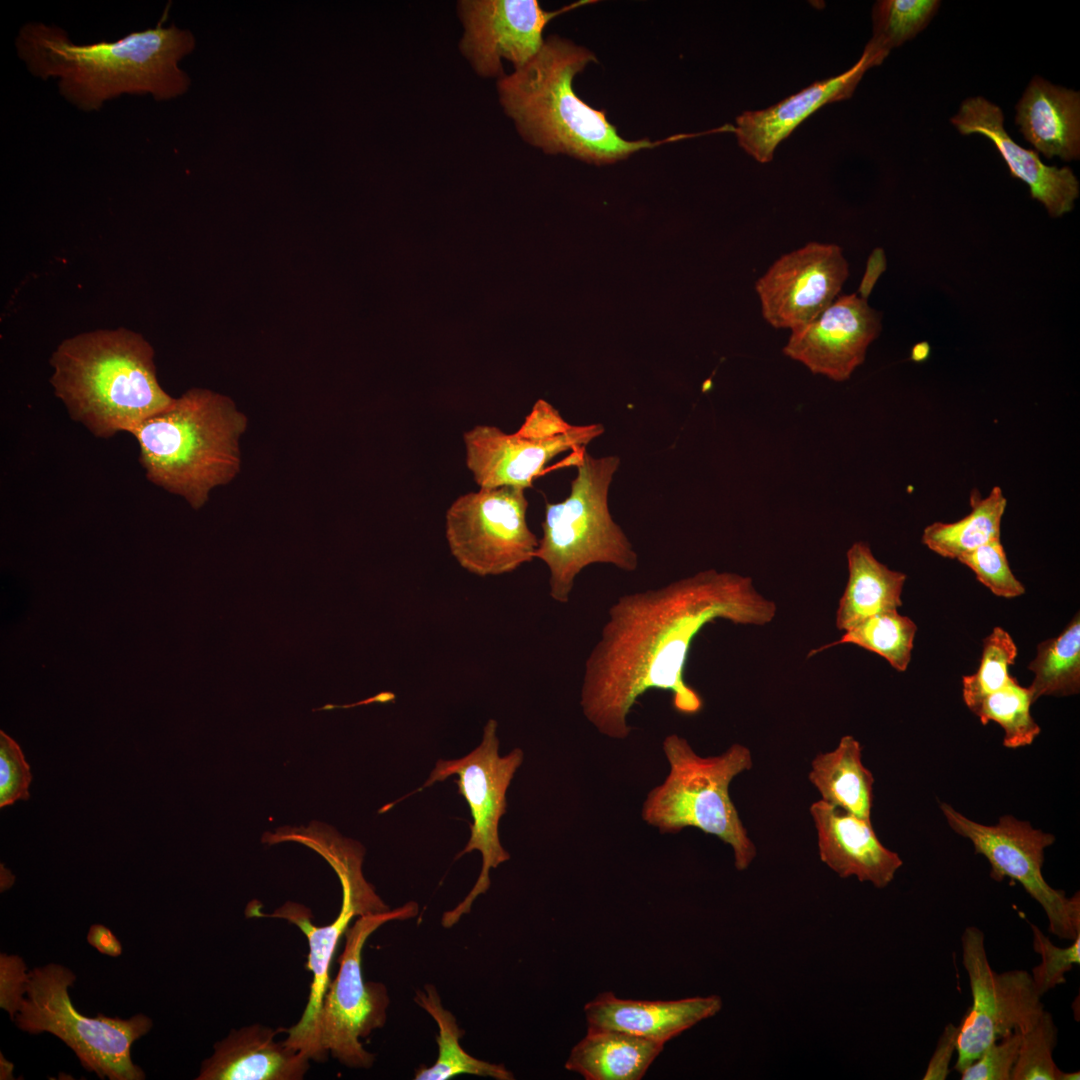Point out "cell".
Segmentation results:
<instances>
[{
	"instance_id": "6da1fadb",
	"label": "cell",
	"mask_w": 1080,
	"mask_h": 1080,
	"mask_svg": "<svg viewBox=\"0 0 1080 1080\" xmlns=\"http://www.w3.org/2000/svg\"><path fill=\"white\" fill-rule=\"evenodd\" d=\"M776 612L751 577L714 568L619 597L584 663L583 715L601 734L625 739L632 707L653 689L670 692L677 712L698 713L702 698L684 678L694 638L717 619L764 626Z\"/></svg>"
},
{
	"instance_id": "7a4b0ae2",
	"label": "cell",
	"mask_w": 1080,
	"mask_h": 1080,
	"mask_svg": "<svg viewBox=\"0 0 1080 1080\" xmlns=\"http://www.w3.org/2000/svg\"><path fill=\"white\" fill-rule=\"evenodd\" d=\"M168 8L155 27L112 42L75 44L59 27L29 22L17 52L33 75L59 78L60 93L84 111L125 93L168 100L187 91L190 79L178 63L195 47L190 31L163 25Z\"/></svg>"
},
{
	"instance_id": "3957f363",
	"label": "cell",
	"mask_w": 1080,
	"mask_h": 1080,
	"mask_svg": "<svg viewBox=\"0 0 1080 1080\" xmlns=\"http://www.w3.org/2000/svg\"><path fill=\"white\" fill-rule=\"evenodd\" d=\"M594 54L558 36L548 37L524 66L498 81L500 102L522 137L546 153L610 164L652 144L623 139L605 112L574 92V77Z\"/></svg>"
},
{
	"instance_id": "277c9868",
	"label": "cell",
	"mask_w": 1080,
	"mask_h": 1080,
	"mask_svg": "<svg viewBox=\"0 0 1080 1080\" xmlns=\"http://www.w3.org/2000/svg\"><path fill=\"white\" fill-rule=\"evenodd\" d=\"M50 363L55 395L70 417L96 437L130 433L175 399L159 384L150 343L124 328L68 338Z\"/></svg>"
},
{
	"instance_id": "5b68a950",
	"label": "cell",
	"mask_w": 1080,
	"mask_h": 1080,
	"mask_svg": "<svg viewBox=\"0 0 1080 1080\" xmlns=\"http://www.w3.org/2000/svg\"><path fill=\"white\" fill-rule=\"evenodd\" d=\"M246 427V416L229 397L194 388L130 434L138 442L147 480L199 509L212 489L238 474L239 440Z\"/></svg>"
},
{
	"instance_id": "8992f818",
	"label": "cell",
	"mask_w": 1080,
	"mask_h": 1080,
	"mask_svg": "<svg viewBox=\"0 0 1080 1080\" xmlns=\"http://www.w3.org/2000/svg\"><path fill=\"white\" fill-rule=\"evenodd\" d=\"M572 463L577 474L570 493L561 502L546 504L535 552L548 567L549 594L559 603L570 600L576 578L591 564H610L626 572L638 567V555L608 506L619 457L594 458L584 448L576 451Z\"/></svg>"
},
{
	"instance_id": "52a82bcc",
	"label": "cell",
	"mask_w": 1080,
	"mask_h": 1080,
	"mask_svg": "<svg viewBox=\"0 0 1080 1080\" xmlns=\"http://www.w3.org/2000/svg\"><path fill=\"white\" fill-rule=\"evenodd\" d=\"M670 769L664 782L653 788L642 807V818L662 834L693 827L731 846L734 865L746 870L757 855L738 811L730 798L732 780L753 766L748 747L733 744L716 756L702 757L677 734L663 741Z\"/></svg>"
},
{
	"instance_id": "ba28073f",
	"label": "cell",
	"mask_w": 1080,
	"mask_h": 1080,
	"mask_svg": "<svg viewBox=\"0 0 1080 1080\" xmlns=\"http://www.w3.org/2000/svg\"><path fill=\"white\" fill-rule=\"evenodd\" d=\"M76 975L67 967L49 963L29 971L26 996L15 1016L17 1027L32 1035L50 1033L62 1040L82 1067L99 1078L143 1080L145 1073L131 1057L133 1043L152 1028L141 1013L129 1019L77 1011L68 989Z\"/></svg>"
},
{
	"instance_id": "9c48e42d",
	"label": "cell",
	"mask_w": 1080,
	"mask_h": 1080,
	"mask_svg": "<svg viewBox=\"0 0 1080 1080\" xmlns=\"http://www.w3.org/2000/svg\"><path fill=\"white\" fill-rule=\"evenodd\" d=\"M417 914V903L408 902L387 912L361 916L348 927L338 973L317 1017L314 1061L326 1060L331 1054L349 1068L372 1067L375 1055L363 1048L360 1038L385 1025L390 999L383 983L363 979L362 950L368 937L385 923Z\"/></svg>"
},
{
	"instance_id": "30bf717a",
	"label": "cell",
	"mask_w": 1080,
	"mask_h": 1080,
	"mask_svg": "<svg viewBox=\"0 0 1080 1080\" xmlns=\"http://www.w3.org/2000/svg\"><path fill=\"white\" fill-rule=\"evenodd\" d=\"M603 432L599 423L570 424L552 405L538 400L515 433L491 425L464 432L466 465L480 488L526 489L554 457L584 449Z\"/></svg>"
},
{
	"instance_id": "8fae6325",
	"label": "cell",
	"mask_w": 1080,
	"mask_h": 1080,
	"mask_svg": "<svg viewBox=\"0 0 1080 1080\" xmlns=\"http://www.w3.org/2000/svg\"><path fill=\"white\" fill-rule=\"evenodd\" d=\"M525 489L480 488L447 509L445 536L452 556L480 576L510 573L535 558L539 539L530 530Z\"/></svg>"
},
{
	"instance_id": "7c38bea8",
	"label": "cell",
	"mask_w": 1080,
	"mask_h": 1080,
	"mask_svg": "<svg viewBox=\"0 0 1080 1080\" xmlns=\"http://www.w3.org/2000/svg\"><path fill=\"white\" fill-rule=\"evenodd\" d=\"M496 730L497 722L490 719L480 745L460 759L439 760L421 788L458 775L455 782L470 807L473 822L468 843L456 858L474 850L482 855V869L475 885L464 900L443 914L441 924L445 928L454 926L470 912L475 899L490 887V869L510 858L500 844L498 824L506 812V790L523 761V752L515 748L506 756H499Z\"/></svg>"
},
{
	"instance_id": "4fadbf2b",
	"label": "cell",
	"mask_w": 1080,
	"mask_h": 1080,
	"mask_svg": "<svg viewBox=\"0 0 1080 1080\" xmlns=\"http://www.w3.org/2000/svg\"><path fill=\"white\" fill-rule=\"evenodd\" d=\"M940 809L949 826L969 839L975 853L988 860L992 879L1000 882L1009 877L1019 882L1041 905L1050 933L1071 941L1080 934L1079 892L1067 897L1063 890L1052 888L1042 874L1044 851L1054 843V835L1011 815L1002 816L995 825H984L947 803H941Z\"/></svg>"
},
{
	"instance_id": "5bb4252c",
	"label": "cell",
	"mask_w": 1080,
	"mask_h": 1080,
	"mask_svg": "<svg viewBox=\"0 0 1080 1080\" xmlns=\"http://www.w3.org/2000/svg\"><path fill=\"white\" fill-rule=\"evenodd\" d=\"M972 1004L959 1026L955 1069L963 1071L992 1043L1016 1029L1029 1028L1044 1010L1031 974L995 972L988 961L983 932L967 927L961 938Z\"/></svg>"
},
{
	"instance_id": "9a60e30c",
	"label": "cell",
	"mask_w": 1080,
	"mask_h": 1080,
	"mask_svg": "<svg viewBox=\"0 0 1080 1080\" xmlns=\"http://www.w3.org/2000/svg\"><path fill=\"white\" fill-rule=\"evenodd\" d=\"M362 857L363 852L353 848L327 854V859L336 870L343 888L340 913L329 925H313L310 910L292 902H287L270 915L261 913L254 906L247 909L248 916L285 919L296 925L307 938L309 953L306 967L313 975L309 999L300 1020L285 1030V1041L292 1048L305 1053L310 1060H313L317 1017L331 982L329 968L339 940L355 916L390 910L364 879L361 871Z\"/></svg>"
},
{
	"instance_id": "2e32d148",
	"label": "cell",
	"mask_w": 1080,
	"mask_h": 1080,
	"mask_svg": "<svg viewBox=\"0 0 1080 1080\" xmlns=\"http://www.w3.org/2000/svg\"><path fill=\"white\" fill-rule=\"evenodd\" d=\"M848 275L835 244L811 242L784 254L755 283L762 316L774 328H802L833 303Z\"/></svg>"
},
{
	"instance_id": "e0dca14e",
	"label": "cell",
	"mask_w": 1080,
	"mask_h": 1080,
	"mask_svg": "<svg viewBox=\"0 0 1080 1080\" xmlns=\"http://www.w3.org/2000/svg\"><path fill=\"white\" fill-rule=\"evenodd\" d=\"M458 8L464 25L461 51L483 77L501 78L502 59L515 69L528 63L542 48L544 27L556 15L535 0H465Z\"/></svg>"
},
{
	"instance_id": "ac0fdd59",
	"label": "cell",
	"mask_w": 1080,
	"mask_h": 1080,
	"mask_svg": "<svg viewBox=\"0 0 1080 1080\" xmlns=\"http://www.w3.org/2000/svg\"><path fill=\"white\" fill-rule=\"evenodd\" d=\"M881 331V316L857 294L836 298L813 321L791 331L783 353L813 374L842 382L863 363Z\"/></svg>"
},
{
	"instance_id": "d6986e66",
	"label": "cell",
	"mask_w": 1080,
	"mask_h": 1080,
	"mask_svg": "<svg viewBox=\"0 0 1080 1080\" xmlns=\"http://www.w3.org/2000/svg\"><path fill=\"white\" fill-rule=\"evenodd\" d=\"M887 56L868 42L860 59L844 73L815 82L766 109L745 111L733 128L739 145L758 162L771 161L780 142L805 119L826 104L850 98L865 72Z\"/></svg>"
},
{
	"instance_id": "ffe728a7",
	"label": "cell",
	"mask_w": 1080,
	"mask_h": 1080,
	"mask_svg": "<svg viewBox=\"0 0 1080 1080\" xmlns=\"http://www.w3.org/2000/svg\"><path fill=\"white\" fill-rule=\"evenodd\" d=\"M962 135L987 137L1006 162L1012 177L1026 183L1033 199L1042 203L1051 217L1070 212L1079 196V182L1072 169L1045 165L1038 152L1018 145L1004 127L999 106L977 96L965 99L950 119Z\"/></svg>"
},
{
	"instance_id": "44dd1931",
	"label": "cell",
	"mask_w": 1080,
	"mask_h": 1080,
	"mask_svg": "<svg viewBox=\"0 0 1080 1080\" xmlns=\"http://www.w3.org/2000/svg\"><path fill=\"white\" fill-rule=\"evenodd\" d=\"M817 833L820 860L841 878L856 877L884 888L903 862L878 839L871 820L860 818L821 799L809 809Z\"/></svg>"
},
{
	"instance_id": "7402d4cb",
	"label": "cell",
	"mask_w": 1080,
	"mask_h": 1080,
	"mask_svg": "<svg viewBox=\"0 0 1080 1080\" xmlns=\"http://www.w3.org/2000/svg\"><path fill=\"white\" fill-rule=\"evenodd\" d=\"M285 1031L254 1024L232 1029L202 1062L197 1080H300L310 1058L275 1036Z\"/></svg>"
},
{
	"instance_id": "603a6c76",
	"label": "cell",
	"mask_w": 1080,
	"mask_h": 1080,
	"mask_svg": "<svg viewBox=\"0 0 1080 1080\" xmlns=\"http://www.w3.org/2000/svg\"><path fill=\"white\" fill-rule=\"evenodd\" d=\"M722 1008L717 995L678 1000H635L606 991L584 1006L588 1026L626 1032L666 1044Z\"/></svg>"
},
{
	"instance_id": "cb8c5ba5",
	"label": "cell",
	"mask_w": 1080,
	"mask_h": 1080,
	"mask_svg": "<svg viewBox=\"0 0 1080 1080\" xmlns=\"http://www.w3.org/2000/svg\"><path fill=\"white\" fill-rule=\"evenodd\" d=\"M1024 138L1047 159L1080 156V94L1035 76L1016 106Z\"/></svg>"
},
{
	"instance_id": "d4e9b609",
	"label": "cell",
	"mask_w": 1080,
	"mask_h": 1080,
	"mask_svg": "<svg viewBox=\"0 0 1080 1080\" xmlns=\"http://www.w3.org/2000/svg\"><path fill=\"white\" fill-rule=\"evenodd\" d=\"M665 1044L626 1032L588 1026L565 1062L586 1080H641Z\"/></svg>"
},
{
	"instance_id": "484cf974",
	"label": "cell",
	"mask_w": 1080,
	"mask_h": 1080,
	"mask_svg": "<svg viewBox=\"0 0 1080 1080\" xmlns=\"http://www.w3.org/2000/svg\"><path fill=\"white\" fill-rule=\"evenodd\" d=\"M848 580L836 612V627L847 631L878 613L898 610L906 574L878 561L870 546L855 542L847 551Z\"/></svg>"
},
{
	"instance_id": "4316f807",
	"label": "cell",
	"mask_w": 1080,
	"mask_h": 1080,
	"mask_svg": "<svg viewBox=\"0 0 1080 1080\" xmlns=\"http://www.w3.org/2000/svg\"><path fill=\"white\" fill-rule=\"evenodd\" d=\"M821 800L871 820L874 777L862 763V747L851 735L840 738L837 747L818 753L808 774Z\"/></svg>"
},
{
	"instance_id": "83f0119b",
	"label": "cell",
	"mask_w": 1080,
	"mask_h": 1080,
	"mask_svg": "<svg viewBox=\"0 0 1080 1080\" xmlns=\"http://www.w3.org/2000/svg\"><path fill=\"white\" fill-rule=\"evenodd\" d=\"M414 1001L434 1019L439 1029L436 1037L438 1057L431 1066L417 1068L414 1079L449 1080L463 1074L495 1080L514 1079L504 1065L477 1059L461 1047L459 1040L465 1031L459 1027L455 1016L443 1007L434 985L426 984L423 990H417Z\"/></svg>"
},
{
	"instance_id": "f1b7e54d",
	"label": "cell",
	"mask_w": 1080,
	"mask_h": 1080,
	"mask_svg": "<svg viewBox=\"0 0 1080 1080\" xmlns=\"http://www.w3.org/2000/svg\"><path fill=\"white\" fill-rule=\"evenodd\" d=\"M970 512L950 523L934 522L924 528L922 542L934 553L949 559L1000 538V528L1007 500L1000 487L995 486L982 497L970 496Z\"/></svg>"
},
{
	"instance_id": "f546056e",
	"label": "cell",
	"mask_w": 1080,
	"mask_h": 1080,
	"mask_svg": "<svg viewBox=\"0 0 1080 1080\" xmlns=\"http://www.w3.org/2000/svg\"><path fill=\"white\" fill-rule=\"evenodd\" d=\"M1028 669L1033 702L1042 696H1071L1080 691V617L1077 613L1057 637L1038 644Z\"/></svg>"
},
{
	"instance_id": "4dcf8cb0",
	"label": "cell",
	"mask_w": 1080,
	"mask_h": 1080,
	"mask_svg": "<svg viewBox=\"0 0 1080 1080\" xmlns=\"http://www.w3.org/2000/svg\"><path fill=\"white\" fill-rule=\"evenodd\" d=\"M916 631L917 625L909 617L898 610L885 611L845 631L839 640L812 650L809 656L840 644H854L878 654L895 670L904 672L911 661Z\"/></svg>"
},
{
	"instance_id": "1f68e13d",
	"label": "cell",
	"mask_w": 1080,
	"mask_h": 1080,
	"mask_svg": "<svg viewBox=\"0 0 1080 1080\" xmlns=\"http://www.w3.org/2000/svg\"><path fill=\"white\" fill-rule=\"evenodd\" d=\"M1028 687L1011 677L1005 686L986 696L973 712L982 724L993 721L1004 731L1003 745L1019 748L1033 743L1041 729L1031 715L1033 704Z\"/></svg>"
},
{
	"instance_id": "d6a6232c",
	"label": "cell",
	"mask_w": 1080,
	"mask_h": 1080,
	"mask_svg": "<svg viewBox=\"0 0 1080 1080\" xmlns=\"http://www.w3.org/2000/svg\"><path fill=\"white\" fill-rule=\"evenodd\" d=\"M938 0H882L874 4L870 43L889 54L924 30L940 7Z\"/></svg>"
},
{
	"instance_id": "836d02e7",
	"label": "cell",
	"mask_w": 1080,
	"mask_h": 1080,
	"mask_svg": "<svg viewBox=\"0 0 1080 1080\" xmlns=\"http://www.w3.org/2000/svg\"><path fill=\"white\" fill-rule=\"evenodd\" d=\"M1017 654L1013 638L1001 627H995L983 640L978 669L962 678L963 701L972 712L986 696L1007 684L1012 677L1009 667L1015 663Z\"/></svg>"
},
{
	"instance_id": "e575fe53",
	"label": "cell",
	"mask_w": 1080,
	"mask_h": 1080,
	"mask_svg": "<svg viewBox=\"0 0 1080 1080\" xmlns=\"http://www.w3.org/2000/svg\"><path fill=\"white\" fill-rule=\"evenodd\" d=\"M1018 1057L1011 1080H1056L1059 1068L1053 1060L1057 1028L1052 1015L1043 1010L1036 1021L1021 1032Z\"/></svg>"
},
{
	"instance_id": "d590c367",
	"label": "cell",
	"mask_w": 1080,
	"mask_h": 1080,
	"mask_svg": "<svg viewBox=\"0 0 1080 1080\" xmlns=\"http://www.w3.org/2000/svg\"><path fill=\"white\" fill-rule=\"evenodd\" d=\"M969 567L976 578L994 595L1014 598L1025 593V587L1014 576L999 539L985 543L957 559Z\"/></svg>"
},
{
	"instance_id": "8d00e7d4",
	"label": "cell",
	"mask_w": 1080,
	"mask_h": 1080,
	"mask_svg": "<svg viewBox=\"0 0 1080 1080\" xmlns=\"http://www.w3.org/2000/svg\"><path fill=\"white\" fill-rule=\"evenodd\" d=\"M1034 950L1041 956V963L1032 969V980L1038 994H1043L1065 983V974L1073 965L1080 964V934L1072 943L1061 948L1052 943L1035 924H1030Z\"/></svg>"
},
{
	"instance_id": "74e56055",
	"label": "cell",
	"mask_w": 1080,
	"mask_h": 1080,
	"mask_svg": "<svg viewBox=\"0 0 1080 1080\" xmlns=\"http://www.w3.org/2000/svg\"><path fill=\"white\" fill-rule=\"evenodd\" d=\"M1021 1031L1014 1030L989 1045L980 1056L961 1071L962 1080H1011L1019 1048Z\"/></svg>"
},
{
	"instance_id": "f35d334b",
	"label": "cell",
	"mask_w": 1080,
	"mask_h": 1080,
	"mask_svg": "<svg viewBox=\"0 0 1080 1080\" xmlns=\"http://www.w3.org/2000/svg\"><path fill=\"white\" fill-rule=\"evenodd\" d=\"M32 776L20 746L0 732V807L28 800Z\"/></svg>"
},
{
	"instance_id": "ab89813d",
	"label": "cell",
	"mask_w": 1080,
	"mask_h": 1080,
	"mask_svg": "<svg viewBox=\"0 0 1080 1080\" xmlns=\"http://www.w3.org/2000/svg\"><path fill=\"white\" fill-rule=\"evenodd\" d=\"M29 972L23 959L17 955H0V1007L9 1013L12 1021L26 995Z\"/></svg>"
},
{
	"instance_id": "60d3db41",
	"label": "cell",
	"mask_w": 1080,
	"mask_h": 1080,
	"mask_svg": "<svg viewBox=\"0 0 1080 1080\" xmlns=\"http://www.w3.org/2000/svg\"><path fill=\"white\" fill-rule=\"evenodd\" d=\"M959 1026L949 1023L941 1033L934 1053L923 1075L924 1080H944L950 1073L949 1064L955 1051Z\"/></svg>"
},
{
	"instance_id": "b9f144b4",
	"label": "cell",
	"mask_w": 1080,
	"mask_h": 1080,
	"mask_svg": "<svg viewBox=\"0 0 1080 1080\" xmlns=\"http://www.w3.org/2000/svg\"><path fill=\"white\" fill-rule=\"evenodd\" d=\"M87 942L100 953L118 957L122 953V945L113 932L102 924H93L87 933Z\"/></svg>"
},
{
	"instance_id": "7bdbcfd3",
	"label": "cell",
	"mask_w": 1080,
	"mask_h": 1080,
	"mask_svg": "<svg viewBox=\"0 0 1080 1080\" xmlns=\"http://www.w3.org/2000/svg\"><path fill=\"white\" fill-rule=\"evenodd\" d=\"M886 267L885 254L882 249H875L870 255L866 271L859 287V294L862 299H867L870 295L872 288L874 287L878 277L882 274Z\"/></svg>"
},
{
	"instance_id": "ee69618b",
	"label": "cell",
	"mask_w": 1080,
	"mask_h": 1080,
	"mask_svg": "<svg viewBox=\"0 0 1080 1080\" xmlns=\"http://www.w3.org/2000/svg\"><path fill=\"white\" fill-rule=\"evenodd\" d=\"M394 697H395V695L393 693H391V692H382V693H379V694L375 695L374 697H371V698H369L367 700H363V701L358 702V703L349 704V705H343V706L327 704L324 707L319 708V710H327V709H333V708H338V707L348 708V707H353V706L362 705V704H369V703H372V702H388V701L393 700Z\"/></svg>"
},
{
	"instance_id": "f6af8a7d",
	"label": "cell",
	"mask_w": 1080,
	"mask_h": 1080,
	"mask_svg": "<svg viewBox=\"0 0 1080 1080\" xmlns=\"http://www.w3.org/2000/svg\"><path fill=\"white\" fill-rule=\"evenodd\" d=\"M0 1058H1V1061H0V1063H1L0 1079L1 1080H3V1079L4 1080L13 1079V1064L4 1058L2 1053L0 1054Z\"/></svg>"
},
{
	"instance_id": "bcb514c9",
	"label": "cell",
	"mask_w": 1080,
	"mask_h": 1080,
	"mask_svg": "<svg viewBox=\"0 0 1080 1080\" xmlns=\"http://www.w3.org/2000/svg\"><path fill=\"white\" fill-rule=\"evenodd\" d=\"M1079 1079H1080V1073L1078 1071L1077 1072H1063L1060 1069L1057 1071L1056 1080H1079Z\"/></svg>"
},
{
	"instance_id": "7dc6e473",
	"label": "cell",
	"mask_w": 1080,
	"mask_h": 1080,
	"mask_svg": "<svg viewBox=\"0 0 1080 1080\" xmlns=\"http://www.w3.org/2000/svg\"><path fill=\"white\" fill-rule=\"evenodd\" d=\"M928 349L929 348H928L926 343H921V344L915 346V348L913 350V355H912L913 358H915L919 353L921 354L920 359L924 358L926 356V354L928 353Z\"/></svg>"
}]
</instances>
